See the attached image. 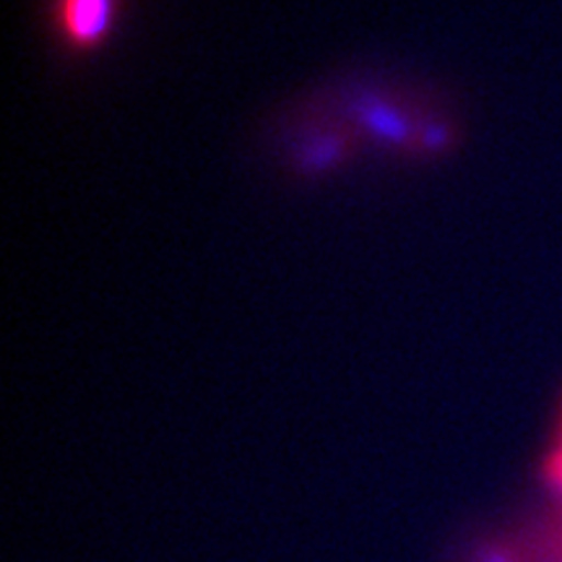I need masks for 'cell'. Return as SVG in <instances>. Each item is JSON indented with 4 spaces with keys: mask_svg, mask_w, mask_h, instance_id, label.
I'll return each instance as SVG.
<instances>
[{
    "mask_svg": "<svg viewBox=\"0 0 562 562\" xmlns=\"http://www.w3.org/2000/svg\"><path fill=\"white\" fill-rule=\"evenodd\" d=\"M547 469H550V476H552V480L558 482L560 487H562V442H560V448H558V451L552 453V459H550V467H547Z\"/></svg>",
    "mask_w": 562,
    "mask_h": 562,
    "instance_id": "2",
    "label": "cell"
},
{
    "mask_svg": "<svg viewBox=\"0 0 562 562\" xmlns=\"http://www.w3.org/2000/svg\"><path fill=\"white\" fill-rule=\"evenodd\" d=\"M115 19V0H58L55 21L66 42L76 47H94L110 34Z\"/></svg>",
    "mask_w": 562,
    "mask_h": 562,
    "instance_id": "1",
    "label": "cell"
}]
</instances>
